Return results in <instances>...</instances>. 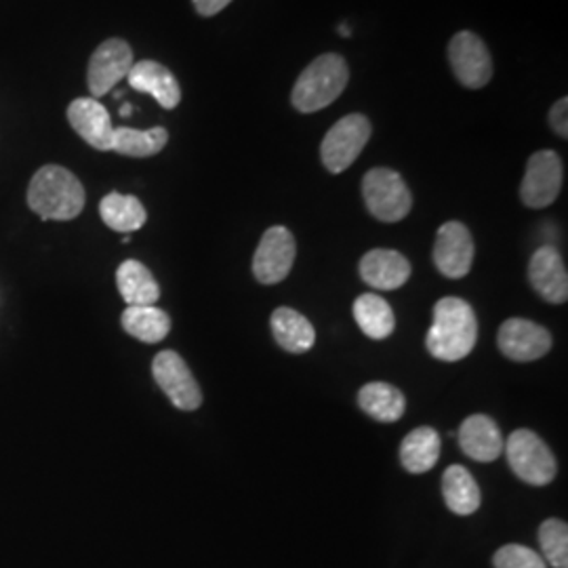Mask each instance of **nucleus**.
Returning <instances> with one entry per match:
<instances>
[{"label": "nucleus", "instance_id": "33", "mask_svg": "<svg viewBox=\"0 0 568 568\" xmlns=\"http://www.w3.org/2000/svg\"><path fill=\"white\" fill-rule=\"evenodd\" d=\"M339 34L345 37V39H349V28L347 26H339Z\"/></svg>", "mask_w": 568, "mask_h": 568}, {"label": "nucleus", "instance_id": "26", "mask_svg": "<svg viewBox=\"0 0 568 568\" xmlns=\"http://www.w3.org/2000/svg\"><path fill=\"white\" fill-rule=\"evenodd\" d=\"M166 142H169V133L163 126H154L148 131L119 126V129H114L110 152L131 156V159H148V156H156Z\"/></svg>", "mask_w": 568, "mask_h": 568}, {"label": "nucleus", "instance_id": "12", "mask_svg": "<svg viewBox=\"0 0 568 568\" xmlns=\"http://www.w3.org/2000/svg\"><path fill=\"white\" fill-rule=\"evenodd\" d=\"M497 344L501 354L509 361L532 363L548 354L551 347V335L548 328L537 323H530L525 318H509L499 328Z\"/></svg>", "mask_w": 568, "mask_h": 568}, {"label": "nucleus", "instance_id": "5", "mask_svg": "<svg viewBox=\"0 0 568 568\" xmlns=\"http://www.w3.org/2000/svg\"><path fill=\"white\" fill-rule=\"evenodd\" d=\"M504 450L514 474L532 487H546L556 478V457L548 445L530 429H516Z\"/></svg>", "mask_w": 568, "mask_h": 568}, {"label": "nucleus", "instance_id": "11", "mask_svg": "<svg viewBox=\"0 0 568 568\" xmlns=\"http://www.w3.org/2000/svg\"><path fill=\"white\" fill-rule=\"evenodd\" d=\"M295 239L284 225L270 227L253 255V274L262 284L283 283L295 264Z\"/></svg>", "mask_w": 568, "mask_h": 568}, {"label": "nucleus", "instance_id": "23", "mask_svg": "<svg viewBox=\"0 0 568 568\" xmlns=\"http://www.w3.org/2000/svg\"><path fill=\"white\" fill-rule=\"evenodd\" d=\"M358 405L373 419L382 424H394L405 415L406 400L405 394L398 387L373 382L361 389Z\"/></svg>", "mask_w": 568, "mask_h": 568}, {"label": "nucleus", "instance_id": "29", "mask_svg": "<svg viewBox=\"0 0 568 568\" xmlns=\"http://www.w3.org/2000/svg\"><path fill=\"white\" fill-rule=\"evenodd\" d=\"M495 568H548L546 560L527 546L509 544L493 556Z\"/></svg>", "mask_w": 568, "mask_h": 568}, {"label": "nucleus", "instance_id": "16", "mask_svg": "<svg viewBox=\"0 0 568 568\" xmlns=\"http://www.w3.org/2000/svg\"><path fill=\"white\" fill-rule=\"evenodd\" d=\"M126 81L135 91L152 95L164 110H173L182 102L180 82L159 61L143 60L133 63Z\"/></svg>", "mask_w": 568, "mask_h": 568}, {"label": "nucleus", "instance_id": "24", "mask_svg": "<svg viewBox=\"0 0 568 568\" xmlns=\"http://www.w3.org/2000/svg\"><path fill=\"white\" fill-rule=\"evenodd\" d=\"M100 215H102L103 224L108 225L114 232L121 234H131L142 230L148 213L140 203V199L121 194V192H110L108 196H103L100 203Z\"/></svg>", "mask_w": 568, "mask_h": 568}, {"label": "nucleus", "instance_id": "18", "mask_svg": "<svg viewBox=\"0 0 568 568\" xmlns=\"http://www.w3.org/2000/svg\"><path fill=\"white\" fill-rule=\"evenodd\" d=\"M361 276L373 288L394 291L410 278V264L398 251L373 248L361 260Z\"/></svg>", "mask_w": 568, "mask_h": 568}, {"label": "nucleus", "instance_id": "6", "mask_svg": "<svg viewBox=\"0 0 568 568\" xmlns=\"http://www.w3.org/2000/svg\"><path fill=\"white\" fill-rule=\"evenodd\" d=\"M371 121L363 114H347L335 122L321 145V159L331 173H344L361 156L371 140Z\"/></svg>", "mask_w": 568, "mask_h": 568}, {"label": "nucleus", "instance_id": "21", "mask_svg": "<svg viewBox=\"0 0 568 568\" xmlns=\"http://www.w3.org/2000/svg\"><path fill=\"white\" fill-rule=\"evenodd\" d=\"M122 328L143 344H159L171 333L169 314L156 305H129L122 312Z\"/></svg>", "mask_w": 568, "mask_h": 568}, {"label": "nucleus", "instance_id": "20", "mask_svg": "<svg viewBox=\"0 0 568 568\" xmlns=\"http://www.w3.org/2000/svg\"><path fill=\"white\" fill-rule=\"evenodd\" d=\"M116 284L129 305H154L161 300V286L152 272L138 260H126L116 270Z\"/></svg>", "mask_w": 568, "mask_h": 568}, {"label": "nucleus", "instance_id": "10", "mask_svg": "<svg viewBox=\"0 0 568 568\" xmlns=\"http://www.w3.org/2000/svg\"><path fill=\"white\" fill-rule=\"evenodd\" d=\"M133 49L122 39L102 42L89 60L87 84L91 95L98 100L124 81L133 68Z\"/></svg>", "mask_w": 568, "mask_h": 568}, {"label": "nucleus", "instance_id": "17", "mask_svg": "<svg viewBox=\"0 0 568 568\" xmlns=\"http://www.w3.org/2000/svg\"><path fill=\"white\" fill-rule=\"evenodd\" d=\"M506 438L487 415H471L459 427V447L469 459L490 464L501 457Z\"/></svg>", "mask_w": 568, "mask_h": 568}, {"label": "nucleus", "instance_id": "13", "mask_svg": "<svg viewBox=\"0 0 568 568\" xmlns=\"http://www.w3.org/2000/svg\"><path fill=\"white\" fill-rule=\"evenodd\" d=\"M474 262V241L462 222H447L436 234L434 264L447 278H464Z\"/></svg>", "mask_w": 568, "mask_h": 568}, {"label": "nucleus", "instance_id": "9", "mask_svg": "<svg viewBox=\"0 0 568 568\" xmlns=\"http://www.w3.org/2000/svg\"><path fill=\"white\" fill-rule=\"evenodd\" d=\"M562 161L551 150H539L528 159L527 173L520 185V199L530 209H546L562 190Z\"/></svg>", "mask_w": 568, "mask_h": 568}, {"label": "nucleus", "instance_id": "7", "mask_svg": "<svg viewBox=\"0 0 568 568\" xmlns=\"http://www.w3.org/2000/svg\"><path fill=\"white\" fill-rule=\"evenodd\" d=\"M152 375L163 389L164 396L180 410H196L203 405L201 386L178 352L164 349L156 354L152 363Z\"/></svg>", "mask_w": 568, "mask_h": 568}, {"label": "nucleus", "instance_id": "4", "mask_svg": "<svg viewBox=\"0 0 568 568\" xmlns=\"http://www.w3.org/2000/svg\"><path fill=\"white\" fill-rule=\"evenodd\" d=\"M368 213L386 224L403 222L413 209V196L400 173L392 169H371L363 180Z\"/></svg>", "mask_w": 568, "mask_h": 568}, {"label": "nucleus", "instance_id": "31", "mask_svg": "<svg viewBox=\"0 0 568 568\" xmlns=\"http://www.w3.org/2000/svg\"><path fill=\"white\" fill-rule=\"evenodd\" d=\"M230 2H232V0H194V7H196V11H199V16L213 18V16H217L220 11H224Z\"/></svg>", "mask_w": 568, "mask_h": 568}, {"label": "nucleus", "instance_id": "8", "mask_svg": "<svg viewBox=\"0 0 568 568\" xmlns=\"http://www.w3.org/2000/svg\"><path fill=\"white\" fill-rule=\"evenodd\" d=\"M448 61L455 79L467 89H483L493 79V60L487 44L474 32H457L448 44Z\"/></svg>", "mask_w": 568, "mask_h": 568}, {"label": "nucleus", "instance_id": "2", "mask_svg": "<svg viewBox=\"0 0 568 568\" xmlns=\"http://www.w3.org/2000/svg\"><path fill=\"white\" fill-rule=\"evenodd\" d=\"M81 180L60 164L39 169L28 185V206L42 222H70L84 209Z\"/></svg>", "mask_w": 568, "mask_h": 568}, {"label": "nucleus", "instance_id": "30", "mask_svg": "<svg viewBox=\"0 0 568 568\" xmlns=\"http://www.w3.org/2000/svg\"><path fill=\"white\" fill-rule=\"evenodd\" d=\"M568 100L567 98H562V100H558V102L554 103V108L549 110V124H551V129L562 138V140H567L568 138Z\"/></svg>", "mask_w": 568, "mask_h": 568}, {"label": "nucleus", "instance_id": "25", "mask_svg": "<svg viewBox=\"0 0 568 568\" xmlns=\"http://www.w3.org/2000/svg\"><path fill=\"white\" fill-rule=\"evenodd\" d=\"M354 318L371 339H387L396 328V316L392 305L375 293H365L354 302Z\"/></svg>", "mask_w": 568, "mask_h": 568}, {"label": "nucleus", "instance_id": "27", "mask_svg": "<svg viewBox=\"0 0 568 568\" xmlns=\"http://www.w3.org/2000/svg\"><path fill=\"white\" fill-rule=\"evenodd\" d=\"M447 508L457 516H469L480 508V488L464 466H450L443 476Z\"/></svg>", "mask_w": 568, "mask_h": 568}, {"label": "nucleus", "instance_id": "22", "mask_svg": "<svg viewBox=\"0 0 568 568\" xmlns=\"http://www.w3.org/2000/svg\"><path fill=\"white\" fill-rule=\"evenodd\" d=\"M440 434L434 427L413 429L400 447V462L408 474H426L438 464Z\"/></svg>", "mask_w": 568, "mask_h": 568}, {"label": "nucleus", "instance_id": "32", "mask_svg": "<svg viewBox=\"0 0 568 568\" xmlns=\"http://www.w3.org/2000/svg\"><path fill=\"white\" fill-rule=\"evenodd\" d=\"M131 112H133V108H131V105H129V103H124V105H122V108H121L122 116H129V114H131Z\"/></svg>", "mask_w": 568, "mask_h": 568}, {"label": "nucleus", "instance_id": "3", "mask_svg": "<svg viewBox=\"0 0 568 568\" xmlns=\"http://www.w3.org/2000/svg\"><path fill=\"white\" fill-rule=\"evenodd\" d=\"M347 79L349 72L344 58L337 53H325L302 72L293 87L291 102L304 114L318 112L344 93Z\"/></svg>", "mask_w": 568, "mask_h": 568}, {"label": "nucleus", "instance_id": "1", "mask_svg": "<svg viewBox=\"0 0 568 568\" xmlns=\"http://www.w3.org/2000/svg\"><path fill=\"white\" fill-rule=\"evenodd\" d=\"M478 339V323L471 305L459 297H445L434 305V323L427 331V352L443 361L457 363L471 354Z\"/></svg>", "mask_w": 568, "mask_h": 568}, {"label": "nucleus", "instance_id": "28", "mask_svg": "<svg viewBox=\"0 0 568 568\" xmlns=\"http://www.w3.org/2000/svg\"><path fill=\"white\" fill-rule=\"evenodd\" d=\"M539 546L546 565L568 568V527L558 518H549L539 527Z\"/></svg>", "mask_w": 568, "mask_h": 568}, {"label": "nucleus", "instance_id": "15", "mask_svg": "<svg viewBox=\"0 0 568 568\" xmlns=\"http://www.w3.org/2000/svg\"><path fill=\"white\" fill-rule=\"evenodd\" d=\"M68 122L72 129L81 135L84 142L100 152H110L112 150V135L114 126L110 112L105 110L100 100L95 98H79L68 105Z\"/></svg>", "mask_w": 568, "mask_h": 568}, {"label": "nucleus", "instance_id": "19", "mask_svg": "<svg viewBox=\"0 0 568 568\" xmlns=\"http://www.w3.org/2000/svg\"><path fill=\"white\" fill-rule=\"evenodd\" d=\"M274 339L288 354H305L314 347L316 331L312 323L293 307H278L272 314Z\"/></svg>", "mask_w": 568, "mask_h": 568}, {"label": "nucleus", "instance_id": "14", "mask_svg": "<svg viewBox=\"0 0 568 568\" xmlns=\"http://www.w3.org/2000/svg\"><path fill=\"white\" fill-rule=\"evenodd\" d=\"M528 281L537 295L548 304H565L568 300V274L562 255L556 246H541L528 264Z\"/></svg>", "mask_w": 568, "mask_h": 568}]
</instances>
